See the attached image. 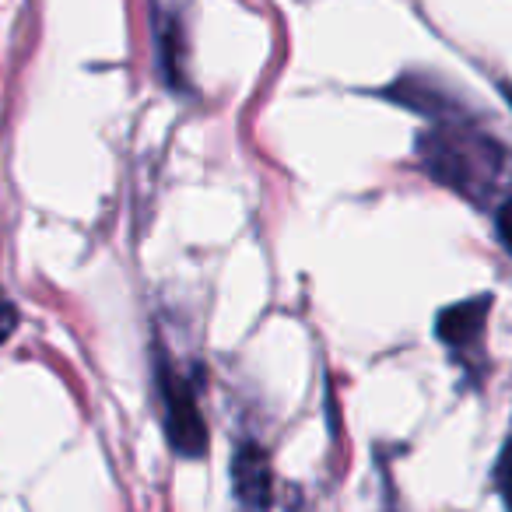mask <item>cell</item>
Instances as JSON below:
<instances>
[{"mask_svg": "<svg viewBox=\"0 0 512 512\" xmlns=\"http://www.w3.org/2000/svg\"><path fill=\"white\" fill-rule=\"evenodd\" d=\"M414 155L432 183L446 186L474 207H488L502 193L512 162L505 144L467 109L428 123L418 134Z\"/></svg>", "mask_w": 512, "mask_h": 512, "instance_id": "6da1fadb", "label": "cell"}, {"mask_svg": "<svg viewBox=\"0 0 512 512\" xmlns=\"http://www.w3.org/2000/svg\"><path fill=\"white\" fill-rule=\"evenodd\" d=\"M155 390L165 421V439H169L172 453L179 460H200V456H207L211 435H207V421L197 400V383L162 348H155Z\"/></svg>", "mask_w": 512, "mask_h": 512, "instance_id": "7a4b0ae2", "label": "cell"}, {"mask_svg": "<svg viewBox=\"0 0 512 512\" xmlns=\"http://www.w3.org/2000/svg\"><path fill=\"white\" fill-rule=\"evenodd\" d=\"M491 302H495L491 295H474V299L453 302L435 316V337L453 355V362L474 379L484 372V327H488Z\"/></svg>", "mask_w": 512, "mask_h": 512, "instance_id": "3957f363", "label": "cell"}, {"mask_svg": "<svg viewBox=\"0 0 512 512\" xmlns=\"http://www.w3.org/2000/svg\"><path fill=\"white\" fill-rule=\"evenodd\" d=\"M151 46L165 88L172 95H190V32L176 0H151Z\"/></svg>", "mask_w": 512, "mask_h": 512, "instance_id": "277c9868", "label": "cell"}, {"mask_svg": "<svg viewBox=\"0 0 512 512\" xmlns=\"http://www.w3.org/2000/svg\"><path fill=\"white\" fill-rule=\"evenodd\" d=\"M232 474V495L242 512H271L274 502V467L264 446L256 442H239L228 463Z\"/></svg>", "mask_w": 512, "mask_h": 512, "instance_id": "5b68a950", "label": "cell"}, {"mask_svg": "<svg viewBox=\"0 0 512 512\" xmlns=\"http://www.w3.org/2000/svg\"><path fill=\"white\" fill-rule=\"evenodd\" d=\"M495 488H498V495L505 498V505H509V512H512V439H505L502 456H498V467H495Z\"/></svg>", "mask_w": 512, "mask_h": 512, "instance_id": "8992f818", "label": "cell"}, {"mask_svg": "<svg viewBox=\"0 0 512 512\" xmlns=\"http://www.w3.org/2000/svg\"><path fill=\"white\" fill-rule=\"evenodd\" d=\"M495 235L505 246V253L512 256V193L498 200V207H495Z\"/></svg>", "mask_w": 512, "mask_h": 512, "instance_id": "52a82bcc", "label": "cell"}, {"mask_svg": "<svg viewBox=\"0 0 512 512\" xmlns=\"http://www.w3.org/2000/svg\"><path fill=\"white\" fill-rule=\"evenodd\" d=\"M18 323H22V313H18V306L8 299V295L0 292V348L11 341V334L18 330Z\"/></svg>", "mask_w": 512, "mask_h": 512, "instance_id": "ba28073f", "label": "cell"}]
</instances>
